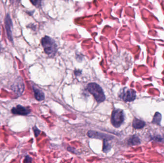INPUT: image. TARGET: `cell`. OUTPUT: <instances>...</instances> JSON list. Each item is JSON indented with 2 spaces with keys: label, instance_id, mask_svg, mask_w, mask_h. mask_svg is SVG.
Here are the masks:
<instances>
[{
  "label": "cell",
  "instance_id": "1",
  "mask_svg": "<svg viewBox=\"0 0 164 163\" xmlns=\"http://www.w3.org/2000/svg\"><path fill=\"white\" fill-rule=\"evenodd\" d=\"M41 42L45 53L49 57H54L57 52V45L55 41L49 36H45L42 39Z\"/></svg>",
  "mask_w": 164,
  "mask_h": 163
},
{
  "label": "cell",
  "instance_id": "2",
  "mask_svg": "<svg viewBox=\"0 0 164 163\" xmlns=\"http://www.w3.org/2000/svg\"><path fill=\"white\" fill-rule=\"evenodd\" d=\"M87 90L88 92L93 95L94 99L98 102L101 103L105 100V96L102 88L96 83H91L88 84Z\"/></svg>",
  "mask_w": 164,
  "mask_h": 163
},
{
  "label": "cell",
  "instance_id": "3",
  "mask_svg": "<svg viewBox=\"0 0 164 163\" xmlns=\"http://www.w3.org/2000/svg\"><path fill=\"white\" fill-rule=\"evenodd\" d=\"M124 120V114L123 111L117 109L113 111L111 117V122L115 127L121 126Z\"/></svg>",
  "mask_w": 164,
  "mask_h": 163
},
{
  "label": "cell",
  "instance_id": "4",
  "mask_svg": "<svg viewBox=\"0 0 164 163\" xmlns=\"http://www.w3.org/2000/svg\"><path fill=\"white\" fill-rule=\"evenodd\" d=\"M120 97L126 102L133 101L136 98V92L133 90L125 88L121 93Z\"/></svg>",
  "mask_w": 164,
  "mask_h": 163
},
{
  "label": "cell",
  "instance_id": "5",
  "mask_svg": "<svg viewBox=\"0 0 164 163\" xmlns=\"http://www.w3.org/2000/svg\"><path fill=\"white\" fill-rule=\"evenodd\" d=\"M12 87L13 90L18 95H21L24 92L25 86L21 78L18 79Z\"/></svg>",
  "mask_w": 164,
  "mask_h": 163
},
{
  "label": "cell",
  "instance_id": "6",
  "mask_svg": "<svg viewBox=\"0 0 164 163\" xmlns=\"http://www.w3.org/2000/svg\"><path fill=\"white\" fill-rule=\"evenodd\" d=\"M5 25L8 38L10 41H12V33L11 31L12 23V20L9 14H7L5 17Z\"/></svg>",
  "mask_w": 164,
  "mask_h": 163
},
{
  "label": "cell",
  "instance_id": "7",
  "mask_svg": "<svg viewBox=\"0 0 164 163\" xmlns=\"http://www.w3.org/2000/svg\"><path fill=\"white\" fill-rule=\"evenodd\" d=\"M12 113L15 114L20 115H28L30 113V110L21 105H18L16 107H14L12 110Z\"/></svg>",
  "mask_w": 164,
  "mask_h": 163
},
{
  "label": "cell",
  "instance_id": "8",
  "mask_svg": "<svg viewBox=\"0 0 164 163\" xmlns=\"http://www.w3.org/2000/svg\"><path fill=\"white\" fill-rule=\"evenodd\" d=\"M87 135L90 138H94L102 139L104 140H108L113 138V137L111 136L104 134V133H100L96 131H89Z\"/></svg>",
  "mask_w": 164,
  "mask_h": 163
},
{
  "label": "cell",
  "instance_id": "9",
  "mask_svg": "<svg viewBox=\"0 0 164 163\" xmlns=\"http://www.w3.org/2000/svg\"><path fill=\"white\" fill-rule=\"evenodd\" d=\"M146 125V122L139 120L138 119L135 118L133 122V126L134 128L136 129H140L144 127Z\"/></svg>",
  "mask_w": 164,
  "mask_h": 163
},
{
  "label": "cell",
  "instance_id": "10",
  "mask_svg": "<svg viewBox=\"0 0 164 163\" xmlns=\"http://www.w3.org/2000/svg\"><path fill=\"white\" fill-rule=\"evenodd\" d=\"M34 92V96L37 100L39 101H41L43 100L45 98L44 94L42 91L40 90L39 89L33 87Z\"/></svg>",
  "mask_w": 164,
  "mask_h": 163
},
{
  "label": "cell",
  "instance_id": "11",
  "mask_svg": "<svg viewBox=\"0 0 164 163\" xmlns=\"http://www.w3.org/2000/svg\"><path fill=\"white\" fill-rule=\"evenodd\" d=\"M128 143L132 146L139 145L141 143L140 140L138 136L134 135L129 139L128 141Z\"/></svg>",
  "mask_w": 164,
  "mask_h": 163
},
{
  "label": "cell",
  "instance_id": "12",
  "mask_svg": "<svg viewBox=\"0 0 164 163\" xmlns=\"http://www.w3.org/2000/svg\"><path fill=\"white\" fill-rule=\"evenodd\" d=\"M161 121V114L159 113H156L154 114V117L153 119L152 122L154 124L160 125Z\"/></svg>",
  "mask_w": 164,
  "mask_h": 163
},
{
  "label": "cell",
  "instance_id": "13",
  "mask_svg": "<svg viewBox=\"0 0 164 163\" xmlns=\"http://www.w3.org/2000/svg\"><path fill=\"white\" fill-rule=\"evenodd\" d=\"M111 146L108 143V142L107 141V140H104L103 142V151L105 153H107L111 149Z\"/></svg>",
  "mask_w": 164,
  "mask_h": 163
},
{
  "label": "cell",
  "instance_id": "14",
  "mask_svg": "<svg viewBox=\"0 0 164 163\" xmlns=\"http://www.w3.org/2000/svg\"><path fill=\"white\" fill-rule=\"evenodd\" d=\"M31 3L34 6L39 7L41 5V0H30Z\"/></svg>",
  "mask_w": 164,
  "mask_h": 163
},
{
  "label": "cell",
  "instance_id": "15",
  "mask_svg": "<svg viewBox=\"0 0 164 163\" xmlns=\"http://www.w3.org/2000/svg\"><path fill=\"white\" fill-rule=\"evenodd\" d=\"M33 131L34 132V133H35V135L36 137H37L40 135V131L38 129L37 127L35 126L34 127H33Z\"/></svg>",
  "mask_w": 164,
  "mask_h": 163
},
{
  "label": "cell",
  "instance_id": "16",
  "mask_svg": "<svg viewBox=\"0 0 164 163\" xmlns=\"http://www.w3.org/2000/svg\"><path fill=\"white\" fill-rule=\"evenodd\" d=\"M24 162H26V163L31 162H32V159L29 156H26V158H25V161Z\"/></svg>",
  "mask_w": 164,
  "mask_h": 163
}]
</instances>
